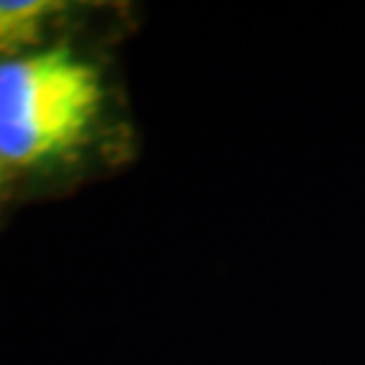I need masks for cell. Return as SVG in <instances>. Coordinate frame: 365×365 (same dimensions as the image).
<instances>
[{
	"label": "cell",
	"mask_w": 365,
	"mask_h": 365,
	"mask_svg": "<svg viewBox=\"0 0 365 365\" xmlns=\"http://www.w3.org/2000/svg\"><path fill=\"white\" fill-rule=\"evenodd\" d=\"M60 11L54 0H0V54L19 57L41 41L46 22Z\"/></svg>",
	"instance_id": "7a4b0ae2"
},
{
	"label": "cell",
	"mask_w": 365,
	"mask_h": 365,
	"mask_svg": "<svg viewBox=\"0 0 365 365\" xmlns=\"http://www.w3.org/2000/svg\"><path fill=\"white\" fill-rule=\"evenodd\" d=\"M0 165H3V160H0Z\"/></svg>",
	"instance_id": "3957f363"
},
{
	"label": "cell",
	"mask_w": 365,
	"mask_h": 365,
	"mask_svg": "<svg viewBox=\"0 0 365 365\" xmlns=\"http://www.w3.org/2000/svg\"><path fill=\"white\" fill-rule=\"evenodd\" d=\"M101 103L90 63L66 46L0 63V160L38 165L87 135Z\"/></svg>",
	"instance_id": "6da1fadb"
}]
</instances>
